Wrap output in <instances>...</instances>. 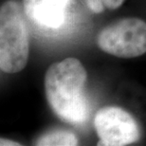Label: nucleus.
<instances>
[{
    "instance_id": "obj_1",
    "label": "nucleus",
    "mask_w": 146,
    "mask_h": 146,
    "mask_svg": "<svg viewBox=\"0 0 146 146\" xmlns=\"http://www.w3.org/2000/svg\"><path fill=\"white\" fill-rule=\"evenodd\" d=\"M87 73L76 58H66L49 66L44 84L46 100L58 117L71 123H82L89 115L84 93Z\"/></svg>"
},
{
    "instance_id": "obj_2",
    "label": "nucleus",
    "mask_w": 146,
    "mask_h": 146,
    "mask_svg": "<svg viewBox=\"0 0 146 146\" xmlns=\"http://www.w3.org/2000/svg\"><path fill=\"white\" fill-rule=\"evenodd\" d=\"M29 59V34L19 5L9 0L0 9V68L17 73Z\"/></svg>"
},
{
    "instance_id": "obj_3",
    "label": "nucleus",
    "mask_w": 146,
    "mask_h": 146,
    "mask_svg": "<svg viewBox=\"0 0 146 146\" xmlns=\"http://www.w3.org/2000/svg\"><path fill=\"white\" fill-rule=\"evenodd\" d=\"M102 50L119 58H135L146 53V22L129 17L111 23L97 36Z\"/></svg>"
},
{
    "instance_id": "obj_4",
    "label": "nucleus",
    "mask_w": 146,
    "mask_h": 146,
    "mask_svg": "<svg viewBox=\"0 0 146 146\" xmlns=\"http://www.w3.org/2000/svg\"><path fill=\"white\" fill-rule=\"evenodd\" d=\"M94 126L100 138L98 145H128L141 138L135 119L121 107L106 106L101 108L95 116Z\"/></svg>"
},
{
    "instance_id": "obj_5",
    "label": "nucleus",
    "mask_w": 146,
    "mask_h": 146,
    "mask_svg": "<svg viewBox=\"0 0 146 146\" xmlns=\"http://www.w3.org/2000/svg\"><path fill=\"white\" fill-rule=\"evenodd\" d=\"M25 14L41 27L60 28L66 21V8L58 0H24Z\"/></svg>"
},
{
    "instance_id": "obj_6",
    "label": "nucleus",
    "mask_w": 146,
    "mask_h": 146,
    "mask_svg": "<svg viewBox=\"0 0 146 146\" xmlns=\"http://www.w3.org/2000/svg\"><path fill=\"white\" fill-rule=\"evenodd\" d=\"M78 144V139L68 130H51L43 134L35 141L39 146H72Z\"/></svg>"
},
{
    "instance_id": "obj_7",
    "label": "nucleus",
    "mask_w": 146,
    "mask_h": 146,
    "mask_svg": "<svg viewBox=\"0 0 146 146\" xmlns=\"http://www.w3.org/2000/svg\"><path fill=\"white\" fill-rule=\"evenodd\" d=\"M87 7L95 13H101L104 9L115 10L123 4L124 0H86Z\"/></svg>"
},
{
    "instance_id": "obj_8",
    "label": "nucleus",
    "mask_w": 146,
    "mask_h": 146,
    "mask_svg": "<svg viewBox=\"0 0 146 146\" xmlns=\"http://www.w3.org/2000/svg\"><path fill=\"white\" fill-rule=\"evenodd\" d=\"M0 145L1 146H18V145H21L20 143L16 141H11V139H0Z\"/></svg>"
},
{
    "instance_id": "obj_9",
    "label": "nucleus",
    "mask_w": 146,
    "mask_h": 146,
    "mask_svg": "<svg viewBox=\"0 0 146 146\" xmlns=\"http://www.w3.org/2000/svg\"><path fill=\"white\" fill-rule=\"evenodd\" d=\"M58 1H60L61 3H62V4L65 5L66 8H68L69 6L72 4L73 0H58Z\"/></svg>"
}]
</instances>
